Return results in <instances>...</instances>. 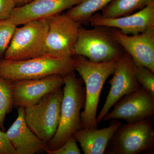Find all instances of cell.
<instances>
[{
	"label": "cell",
	"mask_w": 154,
	"mask_h": 154,
	"mask_svg": "<svg viewBox=\"0 0 154 154\" xmlns=\"http://www.w3.org/2000/svg\"><path fill=\"white\" fill-rule=\"evenodd\" d=\"M64 87L61 104L57 131L47 143L48 149H56L82 128L81 110L85 102V89L82 79L77 78L75 71L63 76Z\"/></svg>",
	"instance_id": "obj_1"
},
{
	"label": "cell",
	"mask_w": 154,
	"mask_h": 154,
	"mask_svg": "<svg viewBox=\"0 0 154 154\" xmlns=\"http://www.w3.org/2000/svg\"><path fill=\"white\" fill-rule=\"evenodd\" d=\"M73 57L75 70L86 86L85 102L81 113L82 128H97L96 119L100 95L106 80L113 75L119 57L102 63L93 62L82 56L75 55Z\"/></svg>",
	"instance_id": "obj_2"
},
{
	"label": "cell",
	"mask_w": 154,
	"mask_h": 154,
	"mask_svg": "<svg viewBox=\"0 0 154 154\" xmlns=\"http://www.w3.org/2000/svg\"><path fill=\"white\" fill-rule=\"evenodd\" d=\"M75 71L73 57L61 58L43 55L25 60L14 61L0 59V77L12 82L55 75L63 76Z\"/></svg>",
	"instance_id": "obj_3"
},
{
	"label": "cell",
	"mask_w": 154,
	"mask_h": 154,
	"mask_svg": "<svg viewBox=\"0 0 154 154\" xmlns=\"http://www.w3.org/2000/svg\"><path fill=\"white\" fill-rule=\"evenodd\" d=\"M63 96V90L57 88L46 94L36 104L25 108L26 124L47 144L57 131Z\"/></svg>",
	"instance_id": "obj_4"
},
{
	"label": "cell",
	"mask_w": 154,
	"mask_h": 154,
	"mask_svg": "<svg viewBox=\"0 0 154 154\" xmlns=\"http://www.w3.org/2000/svg\"><path fill=\"white\" fill-rule=\"evenodd\" d=\"M124 51L113 38L110 28L80 27L74 56L85 57L93 62H107L119 57Z\"/></svg>",
	"instance_id": "obj_5"
},
{
	"label": "cell",
	"mask_w": 154,
	"mask_h": 154,
	"mask_svg": "<svg viewBox=\"0 0 154 154\" xmlns=\"http://www.w3.org/2000/svg\"><path fill=\"white\" fill-rule=\"evenodd\" d=\"M48 29V18L28 22L16 28L3 58L22 60L43 55Z\"/></svg>",
	"instance_id": "obj_6"
},
{
	"label": "cell",
	"mask_w": 154,
	"mask_h": 154,
	"mask_svg": "<svg viewBox=\"0 0 154 154\" xmlns=\"http://www.w3.org/2000/svg\"><path fill=\"white\" fill-rule=\"evenodd\" d=\"M154 147V131L150 119L121 125L113 134L105 153L137 154Z\"/></svg>",
	"instance_id": "obj_7"
},
{
	"label": "cell",
	"mask_w": 154,
	"mask_h": 154,
	"mask_svg": "<svg viewBox=\"0 0 154 154\" xmlns=\"http://www.w3.org/2000/svg\"><path fill=\"white\" fill-rule=\"evenodd\" d=\"M48 29L43 55L61 58L74 56L81 24L66 14L48 18Z\"/></svg>",
	"instance_id": "obj_8"
},
{
	"label": "cell",
	"mask_w": 154,
	"mask_h": 154,
	"mask_svg": "<svg viewBox=\"0 0 154 154\" xmlns=\"http://www.w3.org/2000/svg\"><path fill=\"white\" fill-rule=\"evenodd\" d=\"M135 66L132 58L124 51L116 64L113 78L108 82L110 85V91L102 110L96 117L97 125L119 100L141 88L136 78Z\"/></svg>",
	"instance_id": "obj_9"
},
{
	"label": "cell",
	"mask_w": 154,
	"mask_h": 154,
	"mask_svg": "<svg viewBox=\"0 0 154 154\" xmlns=\"http://www.w3.org/2000/svg\"><path fill=\"white\" fill-rule=\"evenodd\" d=\"M113 107L102 120L121 119L132 123L150 119L154 114V97L141 88L122 97Z\"/></svg>",
	"instance_id": "obj_10"
},
{
	"label": "cell",
	"mask_w": 154,
	"mask_h": 154,
	"mask_svg": "<svg viewBox=\"0 0 154 154\" xmlns=\"http://www.w3.org/2000/svg\"><path fill=\"white\" fill-rule=\"evenodd\" d=\"M63 76L52 75L40 79L13 82V107H29L36 104L46 94L61 88Z\"/></svg>",
	"instance_id": "obj_11"
},
{
	"label": "cell",
	"mask_w": 154,
	"mask_h": 154,
	"mask_svg": "<svg viewBox=\"0 0 154 154\" xmlns=\"http://www.w3.org/2000/svg\"><path fill=\"white\" fill-rule=\"evenodd\" d=\"M89 23L93 27L116 28L125 35H136L154 29V3L134 14L117 18H105L101 14H95Z\"/></svg>",
	"instance_id": "obj_12"
},
{
	"label": "cell",
	"mask_w": 154,
	"mask_h": 154,
	"mask_svg": "<svg viewBox=\"0 0 154 154\" xmlns=\"http://www.w3.org/2000/svg\"><path fill=\"white\" fill-rule=\"evenodd\" d=\"M116 41L132 58L136 65L145 66L154 72V29L136 35H125L110 28Z\"/></svg>",
	"instance_id": "obj_13"
},
{
	"label": "cell",
	"mask_w": 154,
	"mask_h": 154,
	"mask_svg": "<svg viewBox=\"0 0 154 154\" xmlns=\"http://www.w3.org/2000/svg\"><path fill=\"white\" fill-rule=\"evenodd\" d=\"M83 0H32L16 7L7 21L16 26L46 19L61 14L79 4Z\"/></svg>",
	"instance_id": "obj_14"
},
{
	"label": "cell",
	"mask_w": 154,
	"mask_h": 154,
	"mask_svg": "<svg viewBox=\"0 0 154 154\" xmlns=\"http://www.w3.org/2000/svg\"><path fill=\"white\" fill-rule=\"evenodd\" d=\"M18 109V116L7 131L8 137L17 154H35L43 153L48 149L47 144L41 140L26 124L25 108Z\"/></svg>",
	"instance_id": "obj_15"
},
{
	"label": "cell",
	"mask_w": 154,
	"mask_h": 154,
	"mask_svg": "<svg viewBox=\"0 0 154 154\" xmlns=\"http://www.w3.org/2000/svg\"><path fill=\"white\" fill-rule=\"evenodd\" d=\"M121 125V122H118L101 129L81 128L73 136L80 143L85 154H103L113 134Z\"/></svg>",
	"instance_id": "obj_16"
},
{
	"label": "cell",
	"mask_w": 154,
	"mask_h": 154,
	"mask_svg": "<svg viewBox=\"0 0 154 154\" xmlns=\"http://www.w3.org/2000/svg\"><path fill=\"white\" fill-rule=\"evenodd\" d=\"M154 0H113L102 10L105 18H117L132 14L151 4Z\"/></svg>",
	"instance_id": "obj_17"
},
{
	"label": "cell",
	"mask_w": 154,
	"mask_h": 154,
	"mask_svg": "<svg viewBox=\"0 0 154 154\" xmlns=\"http://www.w3.org/2000/svg\"><path fill=\"white\" fill-rule=\"evenodd\" d=\"M113 0H83L67 11L66 14L75 21L82 23L89 20L96 12L102 11Z\"/></svg>",
	"instance_id": "obj_18"
},
{
	"label": "cell",
	"mask_w": 154,
	"mask_h": 154,
	"mask_svg": "<svg viewBox=\"0 0 154 154\" xmlns=\"http://www.w3.org/2000/svg\"><path fill=\"white\" fill-rule=\"evenodd\" d=\"M13 82L0 77V128L4 131L5 119L13 107Z\"/></svg>",
	"instance_id": "obj_19"
},
{
	"label": "cell",
	"mask_w": 154,
	"mask_h": 154,
	"mask_svg": "<svg viewBox=\"0 0 154 154\" xmlns=\"http://www.w3.org/2000/svg\"><path fill=\"white\" fill-rule=\"evenodd\" d=\"M134 71L141 88L154 97V72L145 66L136 65Z\"/></svg>",
	"instance_id": "obj_20"
},
{
	"label": "cell",
	"mask_w": 154,
	"mask_h": 154,
	"mask_svg": "<svg viewBox=\"0 0 154 154\" xmlns=\"http://www.w3.org/2000/svg\"><path fill=\"white\" fill-rule=\"evenodd\" d=\"M17 28L7 20L0 22V59L4 58Z\"/></svg>",
	"instance_id": "obj_21"
},
{
	"label": "cell",
	"mask_w": 154,
	"mask_h": 154,
	"mask_svg": "<svg viewBox=\"0 0 154 154\" xmlns=\"http://www.w3.org/2000/svg\"><path fill=\"white\" fill-rule=\"evenodd\" d=\"M73 136L70 137L61 146L54 150L46 149L45 152L48 154H80V149Z\"/></svg>",
	"instance_id": "obj_22"
},
{
	"label": "cell",
	"mask_w": 154,
	"mask_h": 154,
	"mask_svg": "<svg viewBox=\"0 0 154 154\" xmlns=\"http://www.w3.org/2000/svg\"><path fill=\"white\" fill-rule=\"evenodd\" d=\"M16 6L14 0H0V22L8 19Z\"/></svg>",
	"instance_id": "obj_23"
},
{
	"label": "cell",
	"mask_w": 154,
	"mask_h": 154,
	"mask_svg": "<svg viewBox=\"0 0 154 154\" xmlns=\"http://www.w3.org/2000/svg\"><path fill=\"white\" fill-rule=\"evenodd\" d=\"M0 154H17L7 134L0 128Z\"/></svg>",
	"instance_id": "obj_24"
},
{
	"label": "cell",
	"mask_w": 154,
	"mask_h": 154,
	"mask_svg": "<svg viewBox=\"0 0 154 154\" xmlns=\"http://www.w3.org/2000/svg\"><path fill=\"white\" fill-rule=\"evenodd\" d=\"M14 1L16 3V5H19V6L24 5L25 4L29 3L32 0H14Z\"/></svg>",
	"instance_id": "obj_25"
}]
</instances>
